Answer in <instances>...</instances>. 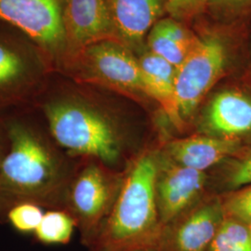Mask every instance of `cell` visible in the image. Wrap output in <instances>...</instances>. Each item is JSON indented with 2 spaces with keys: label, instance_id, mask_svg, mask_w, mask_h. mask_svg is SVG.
<instances>
[{
  "label": "cell",
  "instance_id": "cell-1",
  "mask_svg": "<svg viewBox=\"0 0 251 251\" xmlns=\"http://www.w3.org/2000/svg\"><path fill=\"white\" fill-rule=\"evenodd\" d=\"M116 95L54 72L35 108L70 155L96 159L117 171L125 156L126 130Z\"/></svg>",
  "mask_w": 251,
  "mask_h": 251
},
{
  "label": "cell",
  "instance_id": "cell-2",
  "mask_svg": "<svg viewBox=\"0 0 251 251\" xmlns=\"http://www.w3.org/2000/svg\"><path fill=\"white\" fill-rule=\"evenodd\" d=\"M9 147L0 163V220L13 206L31 203L46 210L63 209L66 193L82 158L55 141L36 108L2 118Z\"/></svg>",
  "mask_w": 251,
  "mask_h": 251
},
{
  "label": "cell",
  "instance_id": "cell-3",
  "mask_svg": "<svg viewBox=\"0 0 251 251\" xmlns=\"http://www.w3.org/2000/svg\"><path fill=\"white\" fill-rule=\"evenodd\" d=\"M158 170V158L151 152L129 168L115 206L89 251H157L164 232L155 195Z\"/></svg>",
  "mask_w": 251,
  "mask_h": 251
},
{
  "label": "cell",
  "instance_id": "cell-4",
  "mask_svg": "<svg viewBox=\"0 0 251 251\" xmlns=\"http://www.w3.org/2000/svg\"><path fill=\"white\" fill-rule=\"evenodd\" d=\"M249 22L230 25L210 22L199 28L198 44L176 74V95L184 123L194 117L217 83L250 65Z\"/></svg>",
  "mask_w": 251,
  "mask_h": 251
},
{
  "label": "cell",
  "instance_id": "cell-5",
  "mask_svg": "<svg viewBox=\"0 0 251 251\" xmlns=\"http://www.w3.org/2000/svg\"><path fill=\"white\" fill-rule=\"evenodd\" d=\"M52 73L50 59L35 41L0 22V119L35 107Z\"/></svg>",
  "mask_w": 251,
  "mask_h": 251
},
{
  "label": "cell",
  "instance_id": "cell-6",
  "mask_svg": "<svg viewBox=\"0 0 251 251\" xmlns=\"http://www.w3.org/2000/svg\"><path fill=\"white\" fill-rule=\"evenodd\" d=\"M58 73L119 96L136 100L148 98L137 54L115 40H104L85 48Z\"/></svg>",
  "mask_w": 251,
  "mask_h": 251
},
{
  "label": "cell",
  "instance_id": "cell-7",
  "mask_svg": "<svg viewBox=\"0 0 251 251\" xmlns=\"http://www.w3.org/2000/svg\"><path fill=\"white\" fill-rule=\"evenodd\" d=\"M124 175L101 162L82 158L66 193L64 208L80 231L89 248L110 215L122 186Z\"/></svg>",
  "mask_w": 251,
  "mask_h": 251
},
{
  "label": "cell",
  "instance_id": "cell-8",
  "mask_svg": "<svg viewBox=\"0 0 251 251\" xmlns=\"http://www.w3.org/2000/svg\"><path fill=\"white\" fill-rule=\"evenodd\" d=\"M65 0H0V22L23 32L39 46L58 72L65 59Z\"/></svg>",
  "mask_w": 251,
  "mask_h": 251
},
{
  "label": "cell",
  "instance_id": "cell-9",
  "mask_svg": "<svg viewBox=\"0 0 251 251\" xmlns=\"http://www.w3.org/2000/svg\"><path fill=\"white\" fill-rule=\"evenodd\" d=\"M208 136L242 143L251 137V68L233 75L232 82L215 91L200 117Z\"/></svg>",
  "mask_w": 251,
  "mask_h": 251
},
{
  "label": "cell",
  "instance_id": "cell-10",
  "mask_svg": "<svg viewBox=\"0 0 251 251\" xmlns=\"http://www.w3.org/2000/svg\"><path fill=\"white\" fill-rule=\"evenodd\" d=\"M63 31L65 59L59 71L85 48L104 40L118 41L107 0H65Z\"/></svg>",
  "mask_w": 251,
  "mask_h": 251
},
{
  "label": "cell",
  "instance_id": "cell-11",
  "mask_svg": "<svg viewBox=\"0 0 251 251\" xmlns=\"http://www.w3.org/2000/svg\"><path fill=\"white\" fill-rule=\"evenodd\" d=\"M225 218L223 200L209 198L164 229L157 251H207Z\"/></svg>",
  "mask_w": 251,
  "mask_h": 251
},
{
  "label": "cell",
  "instance_id": "cell-12",
  "mask_svg": "<svg viewBox=\"0 0 251 251\" xmlns=\"http://www.w3.org/2000/svg\"><path fill=\"white\" fill-rule=\"evenodd\" d=\"M205 171L167 162L160 167L155 181L156 204L164 229L184 214L205 187Z\"/></svg>",
  "mask_w": 251,
  "mask_h": 251
},
{
  "label": "cell",
  "instance_id": "cell-13",
  "mask_svg": "<svg viewBox=\"0 0 251 251\" xmlns=\"http://www.w3.org/2000/svg\"><path fill=\"white\" fill-rule=\"evenodd\" d=\"M118 41L135 53L146 49V37L166 15V0H107Z\"/></svg>",
  "mask_w": 251,
  "mask_h": 251
},
{
  "label": "cell",
  "instance_id": "cell-14",
  "mask_svg": "<svg viewBox=\"0 0 251 251\" xmlns=\"http://www.w3.org/2000/svg\"><path fill=\"white\" fill-rule=\"evenodd\" d=\"M244 149L242 143L208 135L173 140L166 145V161L205 171Z\"/></svg>",
  "mask_w": 251,
  "mask_h": 251
},
{
  "label": "cell",
  "instance_id": "cell-15",
  "mask_svg": "<svg viewBox=\"0 0 251 251\" xmlns=\"http://www.w3.org/2000/svg\"><path fill=\"white\" fill-rule=\"evenodd\" d=\"M137 56L147 97L155 100L171 122L181 129L185 123L179 115L176 95L177 68L146 49Z\"/></svg>",
  "mask_w": 251,
  "mask_h": 251
},
{
  "label": "cell",
  "instance_id": "cell-16",
  "mask_svg": "<svg viewBox=\"0 0 251 251\" xmlns=\"http://www.w3.org/2000/svg\"><path fill=\"white\" fill-rule=\"evenodd\" d=\"M198 32L171 17L158 20L146 37V50L177 69L197 46Z\"/></svg>",
  "mask_w": 251,
  "mask_h": 251
},
{
  "label": "cell",
  "instance_id": "cell-17",
  "mask_svg": "<svg viewBox=\"0 0 251 251\" xmlns=\"http://www.w3.org/2000/svg\"><path fill=\"white\" fill-rule=\"evenodd\" d=\"M76 223L72 215L63 209L46 210L35 231L37 241L46 245H65L71 240Z\"/></svg>",
  "mask_w": 251,
  "mask_h": 251
},
{
  "label": "cell",
  "instance_id": "cell-18",
  "mask_svg": "<svg viewBox=\"0 0 251 251\" xmlns=\"http://www.w3.org/2000/svg\"><path fill=\"white\" fill-rule=\"evenodd\" d=\"M207 251H251L250 225L225 216Z\"/></svg>",
  "mask_w": 251,
  "mask_h": 251
},
{
  "label": "cell",
  "instance_id": "cell-19",
  "mask_svg": "<svg viewBox=\"0 0 251 251\" xmlns=\"http://www.w3.org/2000/svg\"><path fill=\"white\" fill-rule=\"evenodd\" d=\"M206 15L217 25H236L251 19V0H207Z\"/></svg>",
  "mask_w": 251,
  "mask_h": 251
},
{
  "label": "cell",
  "instance_id": "cell-20",
  "mask_svg": "<svg viewBox=\"0 0 251 251\" xmlns=\"http://www.w3.org/2000/svg\"><path fill=\"white\" fill-rule=\"evenodd\" d=\"M225 171V188L231 191L243 188L251 184V149L235 154Z\"/></svg>",
  "mask_w": 251,
  "mask_h": 251
},
{
  "label": "cell",
  "instance_id": "cell-21",
  "mask_svg": "<svg viewBox=\"0 0 251 251\" xmlns=\"http://www.w3.org/2000/svg\"><path fill=\"white\" fill-rule=\"evenodd\" d=\"M44 213L42 207L31 203H24L13 206L8 212L5 221L20 233H35Z\"/></svg>",
  "mask_w": 251,
  "mask_h": 251
},
{
  "label": "cell",
  "instance_id": "cell-22",
  "mask_svg": "<svg viewBox=\"0 0 251 251\" xmlns=\"http://www.w3.org/2000/svg\"><path fill=\"white\" fill-rule=\"evenodd\" d=\"M207 0H166V15L189 25L206 15Z\"/></svg>",
  "mask_w": 251,
  "mask_h": 251
},
{
  "label": "cell",
  "instance_id": "cell-23",
  "mask_svg": "<svg viewBox=\"0 0 251 251\" xmlns=\"http://www.w3.org/2000/svg\"><path fill=\"white\" fill-rule=\"evenodd\" d=\"M223 205L226 217L251 225V185L232 191V194L223 200Z\"/></svg>",
  "mask_w": 251,
  "mask_h": 251
},
{
  "label": "cell",
  "instance_id": "cell-24",
  "mask_svg": "<svg viewBox=\"0 0 251 251\" xmlns=\"http://www.w3.org/2000/svg\"><path fill=\"white\" fill-rule=\"evenodd\" d=\"M9 147V138L7 127L3 120L0 119V163L8 152Z\"/></svg>",
  "mask_w": 251,
  "mask_h": 251
},
{
  "label": "cell",
  "instance_id": "cell-25",
  "mask_svg": "<svg viewBox=\"0 0 251 251\" xmlns=\"http://www.w3.org/2000/svg\"><path fill=\"white\" fill-rule=\"evenodd\" d=\"M248 56L249 63L251 68V19L249 22V33H248Z\"/></svg>",
  "mask_w": 251,
  "mask_h": 251
},
{
  "label": "cell",
  "instance_id": "cell-26",
  "mask_svg": "<svg viewBox=\"0 0 251 251\" xmlns=\"http://www.w3.org/2000/svg\"><path fill=\"white\" fill-rule=\"evenodd\" d=\"M151 251V250H148V251Z\"/></svg>",
  "mask_w": 251,
  "mask_h": 251
},
{
  "label": "cell",
  "instance_id": "cell-27",
  "mask_svg": "<svg viewBox=\"0 0 251 251\" xmlns=\"http://www.w3.org/2000/svg\"><path fill=\"white\" fill-rule=\"evenodd\" d=\"M250 230H251V225H250Z\"/></svg>",
  "mask_w": 251,
  "mask_h": 251
}]
</instances>
